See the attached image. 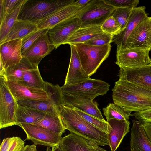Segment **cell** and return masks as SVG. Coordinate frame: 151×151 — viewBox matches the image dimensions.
I'll use <instances>...</instances> for the list:
<instances>
[{
  "mask_svg": "<svg viewBox=\"0 0 151 151\" xmlns=\"http://www.w3.org/2000/svg\"><path fill=\"white\" fill-rule=\"evenodd\" d=\"M114 103L131 112L151 109V91L139 86L118 80L112 90Z\"/></svg>",
  "mask_w": 151,
  "mask_h": 151,
  "instance_id": "obj_1",
  "label": "cell"
},
{
  "mask_svg": "<svg viewBox=\"0 0 151 151\" xmlns=\"http://www.w3.org/2000/svg\"><path fill=\"white\" fill-rule=\"evenodd\" d=\"M60 116L65 130L99 146L109 145L108 134L88 122L73 109L63 105Z\"/></svg>",
  "mask_w": 151,
  "mask_h": 151,
  "instance_id": "obj_2",
  "label": "cell"
},
{
  "mask_svg": "<svg viewBox=\"0 0 151 151\" xmlns=\"http://www.w3.org/2000/svg\"><path fill=\"white\" fill-rule=\"evenodd\" d=\"M74 0H25L18 20L29 22L37 25L59 9L73 4Z\"/></svg>",
  "mask_w": 151,
  "mask_h": 151,
  "instance_id": "obj_3",
  "label": "cell"
},
{
  "mask_svg": "<svg viewBox=\"0 0 151 151\" xmlns=\"http://www.w3.org/2000/svg\"><path fill=\"white\" fill-rule=\"evenodd\" d=\"M72 45L76 47L83 69L89 77L107 58L111 48V44L99 46L84 43Z\"/></svg>",
  "mask_w": 151,
  "mask_h": 151,
  "instance_id": "obj_4",
  "label": "cell"
},
{
  "mask_svg": "<svg viewBox=\"0 0 151 151\" xmlns=\"http://www.w3.org/2000/svg\"><path fill=\"white\" fill-rule=\"evenodd\" d=\"M115 9L105 3L104 0H91L77 15L80 27L101 26L111 16Z\"/></svg>",
  "mask_w": 151,
  "mask_h": 151,
  "instance_id": "obj_5",
  "label": "cell"
},
{
  "mask_svg": "<svg viewBox=\"0 0 151 151\" xmlns=\"http://www.w3.org/2000/svg\"><path fill=\"white\" fill-rule=\"evenodd\" d=\"M45 90L50 99L46 101L39 100L19 101V105L37 109L49 114L60 115L62 106L63 105V94L61 87L58 84L49 83L46 85Z\"/></svg>",
  "mask_w": 151,
  "mask_h": 151,
  "instance_id": "obj_6",
  "label": "cell"
},
{
  "mask_svg": "<svg viewBox=\"0 0 151 151\" xmlns=\"http://www.w3.org/2000/svg\"><path fill=\"white\" fill-rule=\"evenodd\" d=\"M18 106L6 79L0 76V129L17 125L16 114Z\"/></svg>",
  "mask_w": 151,
  "mask_h": 151,
  "instance_id": "obj_7",
  "label": "cell"
},
{
  "mask_svg": "<svg viewBox=\"0 0 151 151\" xmlns=\"http://www.w3.org/2000/svg\"><path fill=\"white\" fill-rule=\"evenodd\" d=\"M110 86L104 81L90 78L80 83L64 85L61 88L63 93L84 97L93 100L99 96L106 94Z\"/></svg>",
  "mask_w": 151,
  "mask_h": 151,
  "instance_id": "obj_8",
  "label": "cell"
},
{
  "mask_svg": "<svg viewBox=\"0 0 151 151\" xmlns=\"http://www.w3.org/2000/svg\"><path fill=\"white\" fill-rule=\"evenodd\" d=\"M149 50L117 47L115 63L120 68H135L151 64Z\"/></svg>",
  "mask_w": 151,
  "mask_h": 151,
  "instance_id": "obj_9",
  "label": "cell"
},
{
  "mask_svg": "<svg viewBox=\"0 0 151 151\" xmlns=\"http://www.w3.org/2000/svg\"><path fill=\"white\" fill-rule=\"evenodd\" d=\"M19 126L24 131L27 139L36 145L56 147L59 145L62 138L61 135L40 127L25 123H21Z\"/></svg>",
  "mask_w": 151,
  "mask_h": 151,
  "instance_id": "obj_10",
  "label": "cell"
},
{
  "mask_svg": "<svg viewBox=\"0 0 151 151\" xmlns=\"http://www.w3.org/2000/svg\"><path fill=\"white\" fill-rule=\"evenodd\" d=\"M81 27L77 15L65 20L49 29L48 34L55 48L67 42L71 35Z\"/></svg>",
  "mask_w": 151,
  "mask_h": 151,
  "instance_id": "obj_11",
  "label": "cell"
},
{
  "mask_svg": "<svg viewBox=\"0 0 151 151\" xmlns=\"http://www.w3.org/2000/svg\"><path fill=\"white\" fill-rule=\"evenodd\" d=\"M150 17H148L141 22L130 35L124 47L123 48L147 49L150 50Z\"/></svg>",
  "mask_w": 151,
  "mask_h": 151,
  "instance_id": "obj_12",
  "label": "cell"
},
{
  "mask_svg": "<svg viewBox=\"0 0 151 151\" xmlns=\"http://www.w3.org/2000/svg\"><path fill=\"white\" fill-rule=\"evenodd\" d=\"M119 80L128 82L151 91V64L135 68H120Z\"/></svg>",
  "mask_w": 151,
  "mask_h": 151,
  "instance_id": "obj_13",
  "label": "cell"
},
{
  "mask_svg": "<svg viewBox=\"0 0 151 151\" xmlns=\"http://www.w3.org/2000/svg\"><path fill=\"white\" fill-rule=\"evenodd\" d=\"M63 93V106L72 109H76L101 121H106L96 102L84 97Z\"/></svg>",
  "mask_w": 151,
  "mask_h": 151,
  "instance_id": "obj_14",
  "label": "cell"
},
{
  "mask_svg": "<svg viewBox=\"0 0 151 151\" xmlns=\"http://www.w3.org/2000/svg\"><path fill=\"white\" fill-rule=\"evenodd\" d=\"M145 9V6L133 9L125 28L119 34L113 37L112 42L116 44L117 46L124 47L131 33L141 22L148 17Z\"/></svg>",
  "mask_w": 151,
  "mask_h": 151,
  "instance_id": "obj_15",
  "label": "cell"
},
{
  "mask_svg": "<svg viewBox=\"0 0 151 151\" xmlns=\"http://www.w3.org/2000/svg\"><path fill=\"white\" fill-rule=\"evenodd\" d=\"M7 83L11 93L17 101L26 100L46 101L50 98L44 89L28 87L10 81H7Z\"/></svg>",
  "mask_w": 151,
  "mask_h": 151,
  "instance_id": "obj_16",
  "label": "cell"
},
{
  "mask_svg": "<svg viewBox=\"0 0 151 151\" xmlns=\"http://www.w3.org/2000/svg\"><path fill=\"white\" fill-rule=\"evenodd\" d=\"M55 47L49 39L48 32L39 38L30 47L24 57L32 65L38 66L41 60Z\"/></svg>",
  "mask_w": 151,
  "mask_h": 151,
  "instance_id": "obj_17",
  "label": "cell"
},
{
  "mask_svg": "<svg viewBox=\"0 0 151 151\" xmlns=\"http://www.w3.org/2000/svg\"><path fill=\"white\" fill-rule=\"evenodd\" d=\"M22 40H14L0 44V61L5 70L21 61Z\"/></svg>",
  "mask_w": 151,
  "mask_h": 151,
  "instance_id": "obj_18",
  "label": "cell"
},
{
  "mask_svg": "<svg viewBox=\"0 0 151 151\" xmlns=\"http://www.w3.org/2000/svg\"><path fill=\"white\" fill-rule=\"evenodd\" d=\"M71 55L69 66L64 85L75 84L90 78L83 69L75 46L70 45Z\"/></svg>",
  "mask_w": 151,
  "mask_h": 151,
  "instance_id": "obj_19",
  "label": "cell"
},
{
  "mask_svg": "<svg viewBox=\"0 0 151 151\" xmlns=\"http://www.w3.org/2000/svg\"><path fill=\"white\" fill-rule=\"evenodd\" d=\"M107 121L109 124V145L111 151H115L124 136L129 132L130 122L129 120L114 119Z\"/></svg>",
  "mask_w": 151,
  "mask_h": 151,
  "instance_id": "obj_20",
  "label": "cell"
},
{
  "mask_svg": "<svg viewBox=\"0 0 151 151\" xmlns=\"http://www.w3.org/2000/svg\"><path fill=\"white\" fill-rule=\"evenodd\" d=\"M83 8L73 3L60 8L37 24L38 28L39 29H50L65 20L77 15Z\"/></svg>",
  "mask_w": 151,
  "mask_h": 151,
  "instance_id": "obj_21",
  "label": "cell"
},
{
  "mask_svg": "<svg viewBox=\"0 0 151 151\" xmlns=\"http://www.w3.org/2000/svg\"><path fill=\"white\" fill-rule=\"evenodd\" d=\"M130 148L135 151H151V142L144 130L142 122L132 121L131 128Z\"/></svg>",
  "mask_w": 151,
  "mask_h": 151,
  "instance_id": "obj_22",
  "label": "cell"
},
{
  "mask_svg": "<svg viewBox=\"0 0 151 151\" xmlns=\"http://www.w3.org/2000/svg\"><path fill=\"white\" fill-rule=\"evenodd\" d=\"M59 146L62 151H92L87 140L71 132L62 138Z\"/></svg>",
  "mask_w": 151,
  "mask_h": 151,
  "instance_id": "obj_23",
  "label": "cell"
},
{
  "mask_svg": "<svg viewBox=\"0 0 151 151\" xmlns=\"http://www.w3.org/2000/svg\"><path fill=\"white\" fill-rule=\"evenodd\" d=\"M37 24L23 20H18L0 44L10 40H22L30 34L38 30Z\"/></svg>",
  "mask_w": 151,
  "mask_h": 151,
  "instance_id": "obj_24",
  "label": "cell"
},
{
  "mask_svg": "<svg viewBox=\"0 0 151 151\" xmlns=\"http://www.w3.org/2000/svg\"><path fill=\"white\" fill-rule=\"evenodd\" d=\"M46 113L43 111L18 104L16 112L17 125L21 123L32 124L42 119Z\"/></svg>",
  "mask_w": 151,
  "mask_h": 151,
  "instance_id": "obj_25",
  "label": "cell"
},
{
  "mask_svg": "<svg viewBox=\"0 0 151 151\" xmlns=\"http://www.w3.org/2000/svg\"><path fill=\"white\" fill-rule=\"evenodd\" d=\"M103 32L100 26L80 27L70 37L67 44L70 45L84 43Z\"/></svg>",
  "mask_w": 151,
  "mask_h": 151,
  "instance_id": "obj_26",
  "label": "cell"
},
{
  "mask_svg": "<svg viewBox=\"0 0 151 151\" xmlns=\"http://www.w3.org/2000/svg\"><path fill=\"white\" fill-rule=\"evenodd\" d=\"M35 66L32 65L27 58L22 57L19 63L6 69L3 77L6 81L19 83L22 81L24 73Z\"/></svg>",
  "mask_w": 151,
  "mask_h": 151,
  "instance_id": "obj_27",
  "label": "cell"
},
{
  "mask_svg": "<svg viewBox=\"0 0 151 151\" xmlns=\"http://www.w3.org/2000/svg\"><path fill=\"white\" fill-rule=\"evenodd\" d=\"M32 125L40 127L62 135L65 130L60 115L46 113L41 119Z\"/></svg>",
  "mask_w": 151,
  "mask_h": 151,
  "instance_id": "obj_28",
  "label": "cell"
},
{
  "mask_svg": "<svg viewBox=\"0 0 151 151\" xmlns=\"http://www.w3.org/2000/svg\"><path fill=\"white\" fill-rule=\"evenodd\" d=\"M18 83L37 89H44L45 87V82L41 77L38 67L36 66L27 70L24 74L22 81Z\"/></svg>",
  "mask_w": 151,
  "mask_h": 151,
  "instance_id": "obj_29",
  "label": "cell"
},
{
  "mask_svg": "<svg viewBox=\"0 0 151 151\" xmlns=\"http://www.w3.org/2000/svg\"><path fill=\"white\" fill-rule=\"evenodd\" d=\"M22 1L11 12L6 15L0 23V42L6 37L10 30L18 20V16L22 5Z\"/></svg>",
  "mask_w": 151,
  "mask_h": 151,
  "instance_id": "obj_30",
  "label": "cell"
},
{
  "mask_svg": "<svg viewBox=\"0 0 151 151\" xmlns=\"http://www.w3.org/2000/svg\"><path fill=\"white\" fill-rule=\"evenodd\" d=\"M102 109L107 121L111 119L129 120L131 115V112L125 110L114 103H109Z\"/></svg>",
  "mask_w": 151,
  "mask_h": 151,
  "instance_id": "obj_31",
  "label": "cell"
},
{
  "mask_svg": "<svg viewBox=\"0 0 151 151\" xmlns=\"http://www.w3.org/2000/svg\"><path fill=\"white\" fill-rule=\"evenodd\" d=\"M24 142L18 137L4 139L0 145V151H22Z\"/></svg>",
  "mask_w": 151,
  "mask_h": 151,
  "instance_id": "obj_32",
  "label": "cell"
},
{
  "mask_svg": "<svg viewBox=\"0 0 151 151\" xmlns=\"http://www.w3.org/2000/svg\"><path fill=\"white\" fill-rule=\"evenodd\" d=\"M49 29H38L22 40L21 52L22 57H24L28 50L36 40L48 32Z\"/></svg>",
  "mask_w": 151,
  "mask_h": 151,
  "instance_id": "obj_33",
  "label": "cell"
},
{
  "mask_svg": "<svg viewBox=\"0 0 151 151\" xmlns=\"http://www.w3.org/2000/svg\"><path fill=\"white\" fill-rule=\"evenodd\" d=\"M132 7L115 8L112 16L117 22L122 31L125 28L133 9Z\"/></svg>",
  "mask_w": 151,
  "mask_h": 151,
  "instance_id": "obj_34",
  "label": "cell"
},
{
  "mask_svg": "<svg viewBox=\"0 0 151 151\" xmlns=\"http://www.w3.org/2000/svg\"><path fill=\"white\" fill-rule=\"evenodd\" d=\"M73 109L86 121L101 130L109 134V124L107 121H103L76 109Z\"/></svg>",
  "mask_w": 151,
  "mask_h": 151,
  "instance_id": "obj_35",
  "label": "cell"
},
{
  "mask_svg": "<svg viewBox=\"0 0 151 151\" xmlns=\"http://www.w3.org/2000/svg\"><path fill=\"white\" fill-rule=\"evenodd\" d=\"M101 27L104 32L113 36L118 35L122 31L119 24L112 16L109 17Z\"/></svg>",
  "mask_w": 151,
  "mask_h": 151,
  "instance_id": "obj_36",
  "label": "cell"
},
{
  "mask_svg": "<svg viewBox=\"0 0 151 151\" xmlns=\"http://www.w3.org/2000/svg\"><path fill=\"white\" fill-rule=\"evenodd\" d=\"M23 0H0V23L5 16L13 11Z\"/></svg>",
  "mask_w": 151,
  "mask_h": 151,
  "instance_id": "obj_37",
  "label": "cell"
},
{
  "mask_svg": "<svg viewBox=\"0 0 151 151\" xmlns=\"http://www.w3.org/2000/svg\"><path fill=\"white\" fill-rule=\"evenodd\" d=\"M113 37L109 34L103 32L84 43L94 46L104 45L112 42Z\"/></svg>",
  "mask_w": 151,
  "mask_h": 151,
  "instance_id": "obj_38",
  "label": "cell"
},
{
  "mask_svg": "<svg viewBox=\"0 0 151 151\" xmlns=\"http://www.w3.org/2000/svg\"><path fill=\"white\" fill-rule=\"evenodd\" d=\"M106 4L115 8L137 7L139 3L138 0H104Z\"/></svg>",
  "mask_w": 151,
  "mask_h": 151,
  "instance_id": "obj_39",
  "label": "cell"
},
{
  "mask_svg": "<svg viewBox=\"0 0 151 151\" xmlns=\"http://www.w3.org/2000/svg\"><path fill=\"white\" fill-rule=\"evenodd\" d=\"M138 121L142 122L151 121V109L147 110L138 112L131 114Z\"/></svg>",
  "mask_w": 151,
  "mask_h": 151,
  "instance_id": "obj_40",
  "label": "cell"
},
{
  "mask_svg": "<svg viewBox=\"0 0 151 151\" xmlns=\"http://www.w3.org/2000/svg\"><path fill=\"white\" fill-rule=\"evenodd\" d=\"M142 125L145 133L151 142V122H142Z\"/></svg>",
  "mask_w": 151,
  "mask_h": 151,
  "instance_id": "obj_41",
  "label": "cell"
},
{
  "mask_svg": "<svg viewBox=\"0 0 151 151\" xmlns=\"http://www.w3.org/2000/svg\"><path fill=\"white\" fill-rule=\"evenodd\" d=\"M91 0H74L73 4L80 7L83 8Z\"/></svg>",
  "mask_w": 151,
  "mask_h": 151,
  "instance_id": "obj_42",
  "label": "cell"
},
{
  "mask_svg": "<svg viewBox=\"0 0 151 151\" xmlns=\"http://www.w3.org/2000/svg\"><path fill=\"white\" fill-rule=\"evenodd\" d=\"M92 151H107L94 143L87 141Z\"/></svg>",
  "mask_w": 151,
  "mask_h": 151,
  "instance_id": "obj_43",
  "label": "cell"
},
{
  "mask_svg": "<svg viewBox=\"0 0 151 151\" xmlns=\"http://www.w3.org/2000/svg\"><path fill=\"white\" fill-rule=\"evenodd\" d=\"M22 151H37L36 145L33 144L25 146Z\"/></svg>",
  "mask_w": 151,
  "mask_h": 151,
  "instance_id": "obj_44",
  "label": "cell"
},
{
  "mask_svg": "<svg viewBox=\"0 0 151 151\" xmlns=\"http://www.w3.org/2000/svg\"><path fill=\"white\" fill-rule=\"evenodd\" d=\"M46 151H62L59 146L56 147H47Z\"/></svg>",
  "mask_w": 151,
  "mask_h": 151,
  "instance_id": "obj_45",
  "label": "cell"
},
{
  "mask_svg": "<svg viewBox=\"0 0 151 151\" xmlns=\"http://www.w3.org/2000/svg\"><path fill=\"white\" fill-rule=\"evenodd\" d=\"M130 151H135V150L133 148H130Z\"/></svg>",
  "mask_w": 151,
  "mask_h": 151,
  "instance_id": "obj_46",
  "label": "cell"
},
{
  "mask_svg": "<svg viewBox=\"0 0 151 151\" xmlns=\"http://www.w3.org/2000/svg\"><path fill=\"white\" fill-rule=\"evenodd\" d=\"M151 18V21H150V27H151V17H150Z\"/></svg>",
  "mask_w": 151,
  "mask_h": 151,
  "instance_id": "obj_47",
  "label": "cell"
},
{
  "mask_svg": "<svg viewBox=\"0 0 151 151\" xmlns=\"http://www.w3.org/2000/svg\"></svg>",
  "mask_w": 151,
  "mask_h": 151,
  "instance_id": "obj_48",
  "label": "cell"
},
{
  "mask_svg": "<svg viewBox=\"0 0 151 151\" xmlns=\"http://www.w3.org/2000/svg\"><path fill=\"white\" fill-rule=\"evenodd\" d=\"M150 51H151V50H150Z\"/></svg>",
  "mask_w": 151,
  "mask_h": 151,
  "instance_id": "obj_49",
  "label": "cell"
}]
</instances>
